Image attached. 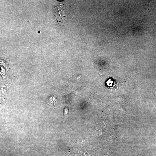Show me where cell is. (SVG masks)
Returning a JSON list of instances; mask_svg holds the SVG:
<instances>
[{
  "label": "cell",
  "mask_w": 156,
  "mask_h": 156,
  "mask_svg": "<svg viewBox=\"0 0 156 156\" xmlns=\"http://www.w3.org/2000/svg\"><path fill=\"white\" fill-rule=\"evenodd\" d=\"M125 80L121 78H111L107 81V85L110 88H122L125 86Z\"/></svg>",
  "instance_id": "cell-1"
}]
</instances>
